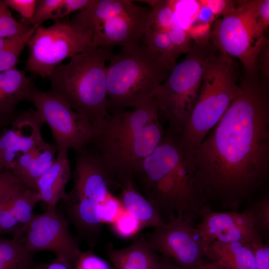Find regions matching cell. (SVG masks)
I'll list each match as a JSON object with an SVG mask.
<instances>
[{
	"label": "cell",
	"mask_w": 269,
	"mask_h": 269,
	"mask_svg": "<svg viewBox=\"0 0 269 269\" xmlns=\"http://www.w3.org/2000/svg\"><path fill=\"white\" fill-rule=\"evenodd\" d=\"M241 91L206 137L188 153L196 193L238 211L269 175V82L247 76Z\"/></svg>",
	"instance_id": "1"
},
{
	"label": "cell",
	"mask_w": 269,
	"mask_h": 269,
	"mask_svg": "<svg viewBox=\"0 0 269 269\" xmlns=\"http://www.w3.org/2000/svg\"><path fill=\"white\" fill-rule=\"evenodd\" d=\"M132 179L164 223L179 216L194 226L197 217L209 211L196 193L193 170L179 136L168 128Z\"/></svg>",
	"instance_id": "2"
},
{
	"label": "cell",
	"mask_w": 269,
	"mask_h": 269,
	"mask_svg": "<svg viewBox=\"0 0 269 269\" xmlns=\"http://www.w3.org/2000/svg\"><path fill=\"white\" fill-rule=\"evenodd\" d=\"M164 133L154 97L132 110L109 113L94 128L88 144L118 180L132 179L133 173L159 144Z\"/></svg>",
	"instance_id": "3"
},
{
	"label": "cell",
	"mask_w": 269,
	"mask_h": 269,
	"mask_svg": "<svg viewBox=\"0 0 269 269\" xmlns=\"http://www.w3.org/2000/svg\"><path fill=\"white\" fill-rule=\"evenodd\" d=\"M73 186L60 201L61 211L80 239L93 247L103 224L101 211L105 201L119 187L115 173L88 144L75 150Z\"/></svg>",
	"instance_id": "4"
},
{
	"label": "cell",
	"mask_w": 269,
	"mask_h": 269,
	"mask_svg": "<svg viewBox=\"0 0 269 269\" xmlns=\"http://www.w3.org/2000/svg\"><path fill=\"white\" fill-rule=\"evenodd\" d=\"M111 48H91L58 66L49 79L51 92L95 128L109 114L106 61Z\"/></svg>",
	"instance_id": "5"
},
{
	"label": "cell",
	"mask_w": 269,
	"mask_h": 269,
	"mask_svg": "<svg viewBox=\"0 0 269 269\" xmlns=\"http://www.w3.org/2000/svg\"><path fill=\"white\" fill-rule=\"evenodd\" d=\"M109 60L107 88L111 112L153 99L172 70L159 55L139 42L122 46Z\"/></svg>",
	"instance_id": "6"
},
{
	"label": "cell",
	"mask_w": 269,
	"mask_h": 269,
	"mask_svg": "<svg viewBox=\"0 0 269 269\" xmlns=\"http://www.w3.org/2000/svg\"><path fill=\"white\" fill-rule=\"evenodd\" d=\"M240 91L234 58L214 47L205 66L197 101L179 135L187 153L206 137Z\"/></svg>",
	"instance_id": "7"
},
{
	"label": "cell",
	"mask_w": 269,
	"mask_h": 269,
	"mask_svg": "<svg viewBox=\"0 0 269 269\" xmlns=\"http://www.w3.org/2000/svg\"><path fill=\"white\" fill-rule=\"evenodd\" d=\"M236 1L235 8L212 24L209 40L222 53L239 60L247 76L258 75L260 53L269 41V0Z\"/></svg>",
	"instance_id": "8"
},
{
	"label": "cell",
	"mask_w": 269,
	"mask_h": 269,
	"mask_svg": "<svg viewBox=\"0 0 269 269\" xmlns=\"http://www.w3.org/2000/svg\"><path fill=\"white\" fill-rule=\"evenodd\" d=\"M214 46L209 40H194L185 59L160 86L154 98L160 119L179 135L197 101L206 63Z\"/></svg>",
	"instance_id": "9"
},
{
	"label": "cell",
	"mask_w": 269,
	"mask_h": 269,
	"mask_svg": "<svg viewBox=\"0 0 269 269\" xmlns=\"http://www.w3.org/2000/svg\"><path fill=\"white\" fill-rule=\"evenodd\" d=\"M25 100L35 107L50 128L57 150V158L67 157L70 149H79L89 142L94 127L58 95L50 91H41L34 86Z\"/></svg>",
	"instance_id": "10"
},
{
	"label": "cell",
	"mask_w": 269,
	"mask_h": 269,
	"mask_svg": "<svg viewBox=\"0 0 269 269\" xmlns=\"http://www.w3.org/2000/svg\"><path fill=\"white\" fill-rule=\"evenodd\" d=\"M27 45L26 69L43 78H49L65 59L93 48L90 35L78 32L60 20L48 27L38 26Z\"/></svg>",
	"instance_id": "11"
},
{
	"label": "cell",
	"mask_w": 269,
	"mask_h": 269,
	"mask_svg": "<svg viewBox=\"0 0 269 269\" xmlns=\"http://www.w3.org/2000/svg\"><path fill=\"white\" fill-rule=\"evenodd\" d=\"M70 223L56 208H46L35 214L29 224L23 239L26 249L32 255L41 251L54 253L56 259L74 269L82 252L78 239L69 230Z\"/></svg>",
	"instance_id": "12"
},
{
	"label": "cell",
	"mask_w": 269,
	"mask_h": 269,
	"mask_svg": "<svg viewBox=\"0 0 269 269\" xmlns=\"http://www.w3.org/2000/svg\"><path fill=\"white\" fill-rule=\"evenodd\" d=\"M150 247L187 269H198L204 263V246L197 229L177 216L154 228L146 237Z\"/></svg>",
	"instance_id": "13"
},
{
	"label": "cell",
	"mask_w": 269,
	"mask_h": 269,
	"mask_svg": "<svg viewBox=\"0 0 269 269\" xmlns=\"http://www.w3.org/2000/svg\"><path fill=\"white\" fill-rule=\"evenodd\" d=\"M249 208L242 212L238 211H208L196 228L203 245L206 247L215 241L221 243H248L261 239Z\"/></svg>",
	"instance_id": "14"
},
{
	"label": "cell",
	"mask_w": 269,
	"mask_h": 269,
	"mask_svg": "<svg viewBox=\"0 0 269 269\" xmlns=\"http://www.w3.org/2000/svg\"><path fill=\"white\" fill-rule=\"evenodd\" d=\"M11 123V128L0 134V171L10 170L20 155L43 139L41 130L44 122L36 110L16 115Z\"/></svg>",
	"instance_id": "15"
},
{
	"label": "cell",
	"mask_w": 269,
	"mask_h": 269,
	"mask_svg": "<svg viewBox=\"0 0 269 269\" xmlns=\"http://www.w3.org/2000/svg\"><path fill=\"white\" fill-rule=\"evenodd\" d=\"M150 10L132 14L117 15L106 20L91 37L93 48L124 46L143 37Z\"/></svg>",
	"instance_id": "16"
},
{
	"label": "cell",
	"mask_w": 269,
	"mask_h": 269,
	"mask_svg": "<svg viewBox=\"0 0 269 269\" xmlns=\"http://www.w3.org/2000/svg\"><path fill=\"white\" fill-rule=\"evenodd\" d=\"M130 0H92L85 9L73 15L67 24L76 31L91 37L108 19L117 15L132 14L145 7L134 4Z\"/></svg>",
	"instance_id": "17"
},
{
	"label": "cell",
	"mask_w": 269,
	"mask_h": 269,
	"mask_svg": "<svg viewBox=\"0 0 269 269\" xmlns=\"http://www.w3.org/2000/svg\"><path fill=\"white\" fill-rule=\"evenodd\" d=\"M57 151L55 144L43 139L32 149L20 155L10 171L25 187L36 190L37 181L55 163Z\"/></svg>",
	"instance_id": "18"
},
{
	"label": "cell",
	"mask_w": 269,
	"mask_h": 269,
	"mask_svg": "<svg viewBox=\"0 0 269 269\" xmlns=\"http://www.w3.org/2000/svg\"><path fill=\"white\" fill-rule=\"evenodd\" d=\"M149 4L150 10L146 27L166 33L179 56L188 53L191 48L192 38L179 24L176 19L173 0H139Z\"/></svg>",
	"instance_id": "19"
},
{
	"label": "cell",
	"mask_w": 269,
	"mask_h": 269,
	"mask_svg": "<svg viewBox=\"0 0 269 269\" xmlns=\"http://www.w3.org/2000/svg\"><path fill=\"white\" fill-rule=\"evenodd\" d=\"M149 246L146 237H134L132 243L121 249L109 248L107 254L114 269H161L160 259Z\"/></svg>",
	"instance_id": "20"
},
{
	"label": "cell",
	"mask_w": 269,
	"mask_h": 269,
	"mask_svg": "<svg viewBox=\"0 0 269 269\" xmlns=\"http://www.w3.org/2000/svg\"><path fill=\"white\" fill-rule=\"evenodd\" d=\"M120 193L118 198L124 210L134 217L142 228H156L165 223L152 204L135 186L131 178L119 181Z\"/></svg>",
	"instance_id": "21"
},
{
	"label": "cell",
	"mask_w": 269,
	"mask_h": 269,
	"mask_svg": "<svg viewBox=\"0 0 269 269\" xmlns=\"http://www.w3.org/2000/svg\"><path fill=\"white\" fill-rule=\"evenodd\" d=\"M72 171L68 157L57 158L52 166L37 181L36 190L46 208H56L65 196Z\"/></svg>",
	"instance_id": "22"
},
{
	"label": "cell",
	"mask_w": 269,
	"mask_h": 269,
	"mask_svg": "<svg viewBox=\"0 0 269 269\" xmlns=\"http://www.w3.org/2000/svg\"><path fill=\"white\" fill-rule=\"evenodd\" d=\"M33 86L23 71L15 68L0 72V117L13 119L15 107Z\"/></svg>",
	"instance_id": "23"
},
{
	"label": "cell",
	"mask_w": 269,
	"mask_h": 269,
	"mask_svg": "<svg viewBox=\"0 0 269 269\" xmlns=\"http://www.w3.org/2000/svg\"><path fill=\"white\" fill-rule=\"evenodd\" d=\"M205 257L224 269H257L253 252L247 243L215 241L204 248Z\"/></svg>",
	"instance_id": "24"
},
{
	"label": "cell",
	"mask_w": 269,
	"mask_h": 269,
	"mask_svg": "<svg viewBox=\"0 0 269 269\" xmlns=\"http://www.w3.org/2000/svg\"><path fill=\"white\" fill-rule=\"evenodd\" d=\"M35 265L23 239L0 236V269H33Z\"/></svg>",
	"instance_id": "25"
},
{
	"label": "cell",
	"mask_w": 269,
	"mask_h": 269,
	"mask_svg": "<svg viewBox=\"0 0 269 269\" xmlns=\"http://www.w3.org/2000/svg\"><path fill=\"white\" fill-rule=\"evenodd\" d=\"M40 201L36 190L25 188L7 202L10 211L25 234L29 224L35 215L34 209Z\"/></svg>",
	"instance_id": "26"
},
{
	"label": "cell",
	"mask_w": 269,
	"mask_h": 269,
	"mask_svg": "<svg viewBox=\"0 0 269 269\" xmlns=\"http://www.w3.org/2000/svg\"><path fill=\"white\" fill-rule=\"evenodd\" d=\"M144 45L159 55L172 70L179 56L168 35L161 30L145 27L143 36Z\"/></svg>",
	"instance_id": "27"
},
{
	"label": "cell",
	"mask_w": 269,
	"mask_h": 269,
	"mask_svg": "<svg viewBox=\"0 0 269 269\" xmlns=\"http://www.w3.org/2000/svg\"><path fill=\"white\" fill-rule=\"evenodd\" d=\"M37 27L33 25L25 33L12 36L8 43L0 50V72L15 68L23 49Z\"/></svg>",
	"instance_id": "28"
},
{
	"label": "cell",
	"mask_w": 269,
	"mask_h": 269,
	"mask_svg": "<svg viewBox=\"0 0 269 269\" xmlns=\"http://www.w3.org/2000/svg\"><path fill=\"white\" fill-rule=\"evenodd\" d=\"M63 0H37L32 17L21 22L28 26H40L46 20H59L61 18Z\"/></svg>",
	"instance_id": "29"
},
{
	"label": "cell",
	"mask_w": 269,
	"mask_h": 269,
	"mask_svg": "<svg viewBox=\"0 0 269 269\" xmlns=\"http://www.w3.org/2000/svg\"><path fill=\"white\" fill-rule=\"evenodd\" d=\"M253 214L255 228L263 239L267 241L269 236V196L262 195L250 207Z\"/></svg>",
	"instance_id": "30"
},
{
	"label": "cell",
	"mask_w": 269,
	"mask_h": 269,
	"mask_svg": "<svg viewBox=\"0 0 269 269\" xmlns=\"http://www.w3.org/2000/svg\"><path fill=\"white\" fill-rule=\"evenodd\" d=\"M32 26L15 20L4 1L0 0V38L24 34Z\"/></svg>",
	"instance_id": "31"
},
{
	"label": "cell",
	"mask_w": 269,
	"mask_h": 269,
	"mask_svg": "<svg viewBox=\"0 0 269 269\" xmlns=\"http://www.w3.org/2000/svg\"><path fill=\"white\" fill-rule=\"evenodd\" d=\"M111 227L114 233L123 239L135 237L143 229L139 222L125 210L111 224Z\"/></svg>",
	"instance_id": "32"
},
{
	"label": "cell",
	"mask_w": 269,
	"mask_h": 269,
	"mask_svg": "<svg viewBox=\"0 0 269 269\" xmlns=\"http://www.w3.org/2000/svg\"><path fill=\"white\" fill-rule=\"evenodd\" d=\"M7 201L0 204V236L10 235L23 240L25 233L10 211Z\"/></svg>",
	"instance_id": "33"
},
{
	"label": "cell",
	"mask_w": 269,
	"mask_h": 269,
	"mask_svg": "<svg viewBox=\"0 0 269 269\" xmlns=\"http://www.w3.org/2000/svg\"><path fill=\"white\" fill-rule=\"evenodd\" d=\"M25 188L10 170L0 171V204L8 200Z\"/></svg>",
	"instance_id": "34"
},
{
	"label": "cell",
	"mask_w": 269,
	"mask_h": 269,
	"mask_svg": "<svg viewBox=\"0 0 269 269\" xmlns=\"http://www.w3.org/2000/svg\"><path fill=\"white\" fill-rule=\"evenodd\" d=\"M74 269H114L91 250L82 251Z\"/></svg>",
	"instance_id": "35"
},
{
	"label": "cell",
	"mask_w": 269,
	"mask_h": 269,
	"mask_svg": "<svg viewBox=\"0 0 269 269\" xmlns=\"http://www.w3.org/2000/svg\"><path fill=\"white\" fill-rule=\"evenodd\" d=\"M124 211L121 202L114 194L111 195L104 202L101 211L103 224H111Z\"/></svg>",
	"instance_id": "36"
},
{
	"label": "cell",
	"mask_w": 269,
	"mask_h": 269,
	"mask_svg": "<svg viewBox=\"0 0 269 269\" xmlns=\"http://www.w3.org/2000/svg\"><path fill=\"white\" fill-rule=\"evenodd\" d=\"M247 244L254 254L257 269H269V242L264 243L259 239Z\"/></svg>",
	"instance_id": "37"
},
{
	"label": "cell",
	"mask_w": 269,
	"mask_h": 269,
	"mask_svg": "<svg viewBox=\"0 0 269 269\" xmlns=\"http://www.w3.org/2000/svg\"><path fill=\"white\" fill-rule=\"evenodd\" d=\"M8 7L18 12L23 20L30 19L34 12L37 0H4Z\"/></svg>",
	"instance_id": "38"
},
{
	"label": "cell",
	"mask_w": 269,
	"mask_h": 269,
	"mask_svg": "<svg viewBox=\"0 0 269 269\" xmlns=\"http://www.w3.org/2000/svg\"><path fill=\"white\" fill-rule=\"evenodd\" d=\"M258 73L261 72L262 78L269 82V41L262 48L258 60Z\"/></svg>",
	"instance_id": "39"
},
{
	"label": "cell",
	"mask_w": 269,
	"mask_h": 269,
	"mask_svg": "<svg viewBox=\"0 0 269 269\" xmlns=\"http://www.w3.org/2000/svg\"><path fill=\"white\" fill-rule=\"evenodd\" d=\"M92 0H63L62 6L61 18L69 15L71 13L80 11L87 7Z\"/></svg>",
	"instance_id": "40"
},
{
	"label": "cell",
	"mask_w": 269,
	"mask_h": 269,
	"mask_svg": "<svg viewBox=\"0 0 269 269\" xmlns=\"http://www.w3.org/2000/svg\"><path fill=\"white\" fill-rule=\"evenodd\" d=\"M33 269H72L65 263L55 259L49 263L36 264Z\"/></svg>",
	"instance_id": "41"
},
{
	"label": "cell",
	"mask_w": 269,
	"mask_h": 269,
	"mask_svg": "<svg viewBox=\"0 0 269 269\" xmlns=\"http://www.w3.org/2000/svg\"><path fill=\"white\" fill-rule=\"evenodd\" d=\"M161 269H187L174 264L170 259L162 256L160 259Z\"/></svg>",
	"instance_id": "42"
},
{
	"label": "cell",
	"mask_w": 269,
	"mask_h": 269,
	"mask_svg": "<svg viewBox=\"0 0 269 269\" xmlns=\"http://www.w3.org/2000/svg\"><path fill=\"white\" fill-rule=\"evenodd\" d=\"M198 269H224L217 264L212 262H208L204 263L198 268Z\"/></svg>",
	"instance_id": "43"
},
{
	"label": "cell",
	"mask_w": 269,
	"mask_h": 269,
	"mask_svg": "<svg viewBox=\"0 0 269 269\" xmlns=\"http://www.w3.org/2000/svg\"><path fill=\"white\" fill-rule=\"evenodd\" d=\"M13 119L0 117V130L2 129L9 123H11Z\"/></svg>",
	"instance_id": "44"
},
{
	"label": "cell",
	"mask_w": 269,
	"mask_h": 269,
	"mask_svg": "<svg viewBox=\"0 0 269 269\" xmlns=\"http://www.w3.org/2000/svg\"><path fill=\"white\" fill-rule=\"evenodd\" d=\"M12 36L0 38V50L3 49L8 43Z\"/></svg>",
	"instance_id": "45"
}]
</instances>
